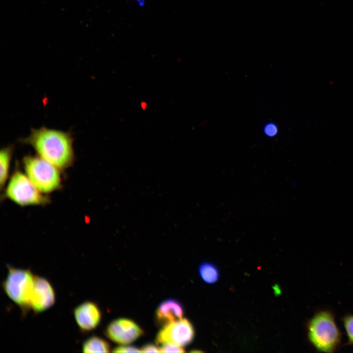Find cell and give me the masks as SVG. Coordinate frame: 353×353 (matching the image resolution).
Returning <instances> with one entry per match:
<instances>
[{"instance_id": "ba28073f", "label": "cell", "mask_w": 353, "mask_h": 353, "mask_svg": "<svg viewBox=\"0 0 353 353\" xmlns=\"http://www.w3.org/2000/svg\"><path fill=\"white\" fill-rule=\"evenodd\" d=\"M55 294L50 283L46 278L35 276L30 308L35 313L44 311L52 306Z\"/></svg>"}, {"instance_id": "5bb4252c", "label": "cell", "mask_w": 353, "mask_h": 353, "mask_svg": "<svg viewBox=\"0 0 353 353\" xmlns=\"http://www.w3.org/2000/svg\"><path fill=\"white\" fill-rule=\"evenodd\" d=\"M342 321L347 336L348 344L353 345V315H346L342 318Z\"/></svg>"}, {"instance_id": "7c38bea8", "label": "cell", "mask_w": 353, "mask_h": 353, "mask_svg": "<svg viewBox=\"0 0 353 353\" xmlns=\"http://www.w3.org/2000/svg\"><path fill=\"white\" fill-rule=\"evenodd\" d=\"M13 148L8 146L2 149L0 152V185L1 189L7 181L12 158Z\"/></svg>"}, {"instance_id": "52a82bcc", "label": "cell", "mask_w": 353, "mask_h": 353, "mask_svg": "<svg viewBox=\"0 0 353 353\" xmlns=\"http://www.w3.org/2000/svg\"><path fill=\"white\" fill-rule=\"evenodd\" d=\"M104 333L112 341L126 345L140 337L144 334V331L133 320L121 318L111 322L106 327Z\"/></svg>"}, {"instance_id": "8fae6325", "label": "cell", "mask_w": 353, "mask_h": 353, "mask_svg": "<svg viewBox=\"0 0 353 353\" xmlns=\"http://www.w3.org/2000/svg\"><path fill=\"white\" fill-rule=\"evenodd\" d=\"M110 351L109 343L98 336L90 337L82 344L83 353H109Z\"/></svg>"}, {"instance_id": "e0dca14e", "label": "cell", "mask_w": 353, "mask_h": 353, "mask_svg": "<svg viewBox=\"0 0 353 353\" xmlns=\"http://www.w3.org/2000/svg\"><path fill=\"white\" fill-rule=\"evenodd\" d=\"M140 350L142 353H160L159 348L152 343L145 344L140 349Z\"/></svg>"}, {"instance_id": "ffe728a7", "label": "cell", "mask_w": 353, "mask_h": 353, "mask_svg": "<svg viewBox=\"0 0 353 353\" xmlns=\"http://www.w3.org/2000/svg\"><path fill=\"white\" fill-rule=\"evenodd\" d=\"M275 292L277 294H279L280 293V290L279 289V287L278 286H275L274 287Z\"/></svg>"}, {"instance_id": "4fadbf2b", "label": "cell", "mask_w": 353, "mask_h": 353, "mask_svg": "<svg viewBox=\"0 0 353 353\" xmlns=\"http://www.w3.org/2000/svg\"><path fill=\"white\" fill-rule=\"evenodd\" d=\"M198 271L201 278L206 283L213 284L219 279V270L217 267L211 262H202L200 264Z\"/></svg>"}, {"instance_id": "9a60e30c", "label": "cell", "mask_w": 353, "mask_h": 353, "mask_svg": "<svg viewBox=\"0 0 353 353\" xmlns=\"http://www.w3.org/2000/svg\"><path fill=\"white\" fill-rule=\"evenodd\" d=\"M161 353H184L185 350L183 347L170 344H162L159 348Z\"/></svg>"}, {"instance_id": "6da1fadb", "label": "cell", "mask_w": 353, "mask_h": 353, "mask_svg": "<svg viewBox=\"0 0 353 353\" xmlns=\"http://www.w3.org/2000/svg\"><path fill=\"white\" fill-rule=\"evenodd\" d=\"M73 140L70 132L43 126L32 129L21 142L30 145L39 156L63 170L74 161Z\"/></svg>"}, {"instance_id": "277c9868", "label": "cell", "mask_w": 353, "mask_h": 353, "mask_svg": "<svg viewBox=\"0 0 353 353\" xmlns=\"http://www.w3.org/2000/svg\"><path fill=\"white\" fill-rule=\"evenodd\" d=\"M35 277L30 270L8 266V274L2 283L4 291L24 311L30 308Z\"/></svg>"}, {"instance_id": "5b68a950", "label": "cell", "mask_w": 353, "mask_h": 353, "mask_svg": "<svg viewBox=\"0 0 353 353\" xmlns=\"http://www.w3.org/2000/svg\"><path fill=\"white\" fill-rule=\"evenodd\" d=\"M40 192L25 174L17 171L9 180L6 196L21 206L44 205L49 199Z\"/></svg>"}, {"instance_id": "9c48e42d", "label": "cell", "mask_w": 353, "mask_h": 353, "mask_svg": "<svg viewBox=\"0 0 353 353\" xmlns=\"http://www.w3.org/2000/svg\"><path fill=\"white\" fill-rule=\"evenodd\" d=\"M74 314L78 328L83 331H90L100 324L101 313L98 305L92 302H85L75 308Z\"/></svg>"}, {"instance_id": "ac0fdd59", "label": "cell", "mask_w": 353, "mask_h": 353, "mask_svg": "<svg viewBox=\"0 0 353 353\" xmlns=\"http://www.w3.org/2000/svg\"><path fill=\"white\" fill-rule=\"evenodd\" d=\"M265 130L266 134L270 136L274 135L277 131V128L273 125H267Z\"/></svg>"}, {"instance_id": "3957f363", "label": "cell", "mask_w": 353, "mask_h": 353, "mask_svg": "<svg viewBox=\"0 0 353 353\" xmlns=\"http://www.w3.org/2000/svg\"><path fill=\"white\" fill-rule=\"evenodd\" d=\"M23 164L26 175L42 193H50L59 188L60 170L55 165L38 155L24 157Z\"/></svg>"}, {"instance_id": "2e32d148", "label": "cell", "mask_w": 353, "mask_h": 353, "mask_svg": "<svg viewBox=\"0 0 353 353\" xmlns=\"http://www.w3.org/2000/svg\"><path fill=\"white\" fill-rule=\"evenodd\" d=\"M113 353H137L141 352L140 349L130 345H120L114 348Z\"/></svg>"}, {"instance_id": "30bf717a", "label": "cell", "mask_w": 353, "mask_h": 353, "mask_svg": "<svg viewBox=\"0 0 353 353\" xmlns=\"http://www.w3.org/2000/svg\"><path fill=\"white\" fill-rule=\"evenodd\" d=\"M184 314V309L180 302L176 299H168L159 304L155 318L157 324L163 327L182 319Z\"/></svg>"}, {"instance_id": "8992f818", "label": "cell", "mask_w": 353, "mask_h": 353, "mask_svg": "<svg viewBox=\"0 0 353 353\" xmlns=\"http://www.w3.org/2000/svg\"><path fill=\"white\" fill-rule=\"evenodd\" d=\"M195 334L191 322L186 318L181 319L162 327L156 335V343L183 347L193 341Z\"/></svg>"}, {"instance_id": "d6986e66", "label": "cell", "mask_w": 353, "mask_h": 353, "mask_svg": "<svg viewBox=\"0 0 353 353\" xmlns=\"http://www.w3.org/2000/svg\"><path fill=\"white\" fill-rule=\"evenodd\" d=\"M140 107L143 110H146L148 107V102L146 101H141Z\"/></svg>"}, {"instance_id": "7a4b0ae2", "label": "cell", "mask_w": 353, "mask_h": 353, "mask_svg": "<svg viewBox=\"0 0 353 353\" xmlns=\"http://www.w3.org/2000/svg\"><path fill=\"white\" fill-rule=\"evenodd\" d=\"M307 338L318 352H336L341 341V333L333 313L329 310L317 311L306 323Z\"/></svg>"}]
</instances>
